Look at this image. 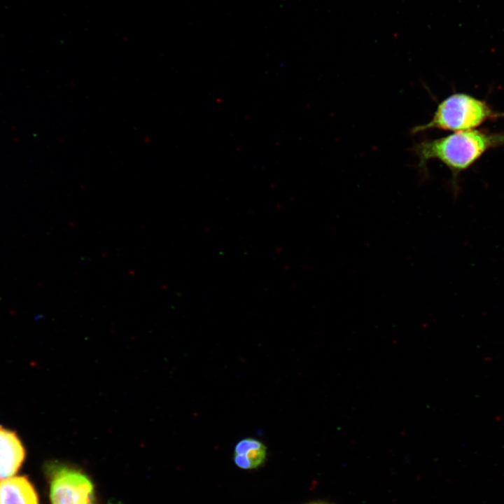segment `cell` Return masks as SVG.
Here are the masks:
<instances>
[{"instance_id": "6da1fadb", "label": "cell", "mask_w": 504, "mask_h": 504, "mask_svg": "<svg viewBox=\"0 0 504 504\" xmlns=\"http://www.w3.org/2000/svg\"><path fill=\"white\" fill-rule=\"evenodd\" d=\"M504 146V133L470 130L433 139L422 141L414 146L419 167L425 169L430 160H437L456 177L472 166L487 150Z\"/></svg>"}, {"instance_id": "277c9868", "label": "cell", "mask_w": 504, "mask_h": 504, "mask_svg": "<svg viewBox=\"0 0 504 504\" xmlns=\"http://www.w3.org/2000/svg\"><path fill=\"white\" fill-rule=\"evenodd\" d=\"M25 457V450L17 434L0 426V480L13 477Z\"/></svg>"}, {"instance_id": "ba28073f", "label": "cell", "mask_w": 504, "mask_h": 504, "mask_svg": "<svg viewBox=\"0 0 504 504\" xmlns=\"http://www.w3.org/2000/svg\"><path fill=\"white\" fill-rule=\"evenodd\" d=\"M109 504H118V503H109Z\"/></svg>"}, {"instance_id": "7a4b0ae2", "label": "cell", "mask_w": 504, "mask_h": 504, "mask_svg": "<svg viewBox=\"0 0 504 504\" xmlns=\"http://www.w3.org/2000/svg\"><path fill=\"white\" fill-rule=\"evenodd\" d=\"M504 118L484 101L465 93H455L442 100L432 118L412 129L416 134L429 130L459 132L474 130L489 120Z\"/></svg>"}, {"instance_id": "3957f363", "label": "cell", "mask_w": 504, "mask_h": 504, "mask_svg": "<svg viewBox=\"0 0 504 504\" xmlns=\"http://www.w3.org/2000/svg\"><path fill=\"white\" fill-rule=\"evenodd\" d=\"M51 504H97L94 485L80 469L59 461L45 465Z\"/></svg>"}, {"instance_id": "52a82bcc", "label": "cell", "mask_w": 504, "mask_h": 504, "mask_svg": "<svg viewBox=\"0 0 504 504\" xmlns=\"http://www.w3.org/2000/svg\"><path fill=\"white\" fill-rule=\"evenodd\" d=\"M309 504H330V503H325V502H314V503H311Z\"/></svg>"}, {"instance_id": "8992f818", "label": "cell", "mask_w": 504, "mask_h": 504, "mask_svg": "<svg viewBox=\"0 0 504 504\" xmlns=\"http://www.w3.org/2000/svg\"><path fill=\"white\" fill-rule=\"evenodd\" d=\"M267 455V448L261 441L248 437L235 444L233 461L242 470H253L264 464Z\"/></svg>"}, {"instance_id": "5b68a950", "label": "cell", "mask_w": 504, "mask_h": 504, "mask_svg": "<svg viewBox=\"0 0 504 504\" xmlns=\"http://www.w3.org/2000/svg\"><path fill=\"white\" fill-rule=\"evenodd\" d=\"M0 504H39L37 492L24 476L0 480Z\"/></svg>"}]
</instances>
